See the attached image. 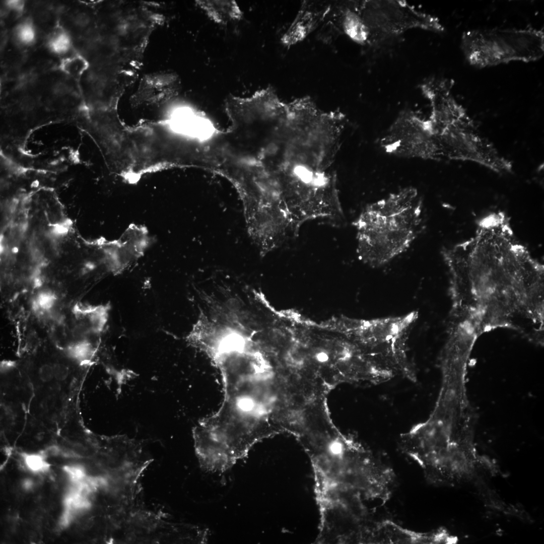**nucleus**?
Returning a JSON list of instances; mask_svg holds the SVG:
<instances>
[{
    "label": "nucleus",
    "instance_id": "obj_19",
    "mask_svg": "<svg viewBox=\"0 0 544 544\" xmlns=\"http://www.w3.org/2000/svg\"><path fill=\"white\" fill-rule=\"evenodd\" d=\"M74 22L79 26H84L88 22L87 17L84 14H79L75 16Z\"/></svg>",
    "mask_w": 544,
    "mask_h": 544
},
{
    "label": "nucleus",
    "instance_id": "obj_15",
    "mask_svg": "<svg viewBox=\"0 0 544 544\" xmlns=\"http://www.w3.org/2000/svg\"><path fill=\"white\" fill-rule=\"evenodd\" d=\"M83 62L80 56L71 57L63 62L62 70L68 74L77 75L83 71Z\"/></svg>",
    "mask_w": 544,
    "mask_h": 544
},
{
    "label": "nucleus",
    "instance_id": "obj_8",
    "mask_svg": "<svg viewBox=\"0 0 544 544\" xmlns=\"http://www.w3.org/2000/svg\"><path fill=\"white\" fill-rule=\"evenodd\" d=\"M196 4L208 17L217 23L240 20L242 13L237 3L233 0H200Z\"/></svg>",
    "mask_w": 544,
    "mask_h": 544
},
{
    "label": "nucleus",
    "instance_id": "obj_1",
    "mask_svg": "<svg viewBox=\"0 0 544 544\" xmlns=\"http://www.w3.org/2000/svg\"><path fill=\"white\" fill-rule=\"evenodd\" d=\"M423 207L422 199L413 187L367 205L353 223L360 260L379 267L406 251L420 230Z\"/></svg>",
    "mask_w": 544,
    "mask_h": 544
},
{
    "label": "nucleus",
    "instance_id": "obj_18",
    "mask_svg": "<svg viewBox=\"0 0 544 544\" xmlns=\"http://www.w3.org/2000/svg\"><path fill=\"white\" fill-rule=\"evenodd\" d=\"M7 8L11 10L20 12L23 11L24 7V2L22 1L10 0L5 2Z\"/></svg>",
    "mask_w": 544,
    "mask_h": 544
},
{
    "label": "nucleus",
    "instance_id": "obj_14",
    "mask_svg": "<svg viewBox=\"0 0 544 544\" xmlns=\"http://www.w3.org/2000/svg\"><path fill=\"white\" fill-rule=\"evenodd\" d=\"M55 299L54 294L49 292H43L37 295L34 306L36 309L49 310L53 306Z\"/></svg>",
    "mask_w": 544,
    "mask_h": 544
},
{
    "label": "nucleus",
    "instance_id": "obj_10",
    "mask_svg": "<svg viewBox=\"0 0 544 544\" xmlns=\"http://www.w3.org/2000/svg\"><path fill=\"white\" fill-rule=\"evenodd\" d=\"M100 342L81 339L66 349L67 355L81 365H90L97 351Z\"/></svg>",
    "mask_w": 544,
    "mask_h": 544
},
{
    "label": "nucleus",
    "instance_id": "obj_2",
    "mask_svg": "<svg viewBox=\"0 0 544 544\" xmlns=\"http://www.w3.org/2000/svg\"><path fill=\"white\" fill-rule=\"evenodd\" d=\"M419 317L417 311L369 320H350L347 332L354 343L395 373L415 381V368L408 355V333Z\"/></svg>",
    "mask_w": 544,
    "mask_h": 544
},
{
    "label": "nucleus",
    "instance_id": "obj_12",
    "mask_svg": "<svg viewBox=\"0 0 544 544\" xmlns=\"http://www.w3.org/2000/svg\"><path fill=\"white\" fill-rule=\"evenodd\" d=\"M14 34L17 41L20 44L24 45L31 44L36 38V31L33 23L29 19L20 22L16 27Z\"/></svg>",
    "mask_w": 544,
    "mask_h": 544
},
{
    "label": "nucleus",
    "instance_id": "obj_9",
    "mask_svg": "<svg viewBox=\"0 0 544 544\" xmlns=\"http://www.w3.org/2000/svg\"><path fill=\"white\" fill-rule=\"evenodd\" d=\"M343 29L353 40L361 44L368 43L369 34L356 8V2H352L344 11L342 19Z\"/></svg>",
    "mask_w": 544,
    "mask_h": 544
},
{
    "label": "nucleus",
    "instance_id": "obj_17",
    "mask_svg": "<svg viewBox=\"0 0 544 544\" xmlns=\"http://www.w3.org/2000/svg\"><path fill=\"white\" fill-rule=\"evenodd\" d=\"M53 367L55 379L60 381L66 380L69 373L68 368L61 363H56Z\"/></svg>",
    "mask_w": 544,
    "mask_h": 544
},
{
    "label": "nucleus",
    "instance_id": "obj_11",
    "mask_svg": "<svg viewBox=\"0 0 544 544\" xmlns=\"http://www.w3.org/2000/svg\"><path fill=\"white\" fill-rule=\"evenodd\" d=\"M72 41L70 35L62 28L55 30L47 40L49 50L55 54H63L71 49Z\"/></svg>",
    "mask_w": 544,
    "mask_h": 544
},
{
    "label": "nucleus",
    "instance_id": "obj_6",
    "mask_svg": "<svg viewBox=\"0 0 544 544\" xmlns=\"http://www.w3.org/2000/svg\"><path fill=\"white\" fill-rule=\"evenodd\" d=\"M455 539L444 529L419 532L382 519L369 520L361 532L358 543H451Z\"/></svg>",
    "mask_w": 544,
    "mask_h": 544
},
{
    "label": "nucleus",
    "instance_id": "obj_7",
    "mask_svg": "<svg viewBox=\"0 0 544 544\" xmlns=\"http://www.w3.org/2000/svg\"><path fill=\"white\" fill-rule=\"evenodd\" d=\"M180 82L173 73H155L144 76L131 98V104L141 105L160 104L175 97L178 92Z\"/></svg>",
    "mask_w": 544,
    "mask_h": 544
},
{
    "label": "nucleus",
    "instance_id": "obj_5",
    "mask_svg": "<svg viewBox=\"0 0 544 544\" xmlns=\"http://www.w3.org/2000/svg\"><path fill=\"white\" fill-rule=\"evenodd\" d=\"M380 144L386 152L399 157L435 158L433 133L427 119L411 110L399 113Z\"/></svg>",
    "mask_w": 544,
    "mask_h": 544
},
{
    "label": "nucleus",
    "instance_id": "obj_4",
    "mask_svg": "<svg viewBox=\"0 0 544 544\" xmlns=\"http://www.w3.org/2000/svg\"><path fill=\"white\" fill-rule=\"evenodd\" d=\"M365 26L368 43H380L413 29L441 32L444 28L436 17L416 10L404 1L372 0L357 2Z\"/></svg>",
    "mask_w": 544,
    "mask_h": 544
},
{
    "label": "nucleus",
    "instance_id": "obj_16",
    "mask_svg": "<svg viewBox=\"0 0 544 544\" xmlns=\"http://www.w3.org/2000/svg\"><path fill=\"white\" fill-rule=\"evenodd\" d=\"M38 377L43 382H50L54 378L53 365L48 364L42 365L39 369Z\"/></svg>",
    "mask_w": 544,
    "mask_h": 544
},
{
    "label": "nucleus",
    "instance_id": "obj_13",
    "mask_svg": "<svg viewBox=\"0 0 544 544\" xmlns=\"http://www.w3.org/2000/svg\"><path fill=\"white\" fill-rule=\"evenodd\" d=\"M22 456L26 466L32 472H42L49 468L50 465L42 454L25 453Z\"/></svg>",
    "mask_w": 544,
    "mask_h": 544
},
{
    "label": "nucleus",
    "instance_id": "obj_3",
    "mask_svg": "<svg viewBox=\"0 0 544 544\" xmlns=\"http://www.w3.org/2000/svg\"><path fill=\"white\" fill-rule=\"evenodd\" d=\"M461 48L468 62L480 68L534 61L544 54V32L531 28L470 30L462 33Z\"/></svg>",
    "mask_w": 544,
    "mask_h": 544
}]
</instances>
